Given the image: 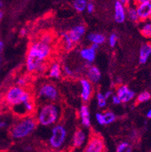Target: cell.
<instances>
[{
  "mask_svg": "<svg viewBox=\"0 0 151 152\" xmlns=\"http://www.w3.org/2000/svg\"><path fill=\"white\" fill-rule=\"evenodd\" d=\"M116 95L118 96L122 103H128L135 97V92L125 85L120 86L116 89Z\"/></svg>",
  "mask_w": 151,
  "mask_h": 152,
  "instance_id": "30bf717a",
  "label": "cell"
},
{
  "mask_svg": "<svg viewBox=\"0 0 151 152\" xmlns=\"http://www.w3.org/2000/svg\"><path fill=\"white\" fill-rule=\"evenodd\" d=\"M119 1H120V2H122L123 5H128V2H129L130 0H119Z\"/></svg>",
  "mask_w": 151,
  "mask_h": 152,
  "instance_id": "f35d334b",
  "label": "cell"
},
{
  "mask_svg": "<svg viewBox=\"0 0 151 152\" xmlns=\"http://www.w3.org/2000/svg\"><path fill=\"white\" fill-rule=\"evenodd\" d=\"M151 56V43L147 42L141 46L139 51V62L141 64H144L149 60Z\"/></svg>",
  "mask_w": 151,
  "mask_h": 152,
  "instance_id": "2e32d148",
  "label": "cell"
},
{
  "mask_svg": "<svg viewBox=\"0 0 151 152\" xmlns=\"http://www.w3.org/2000/svg\"><path fill=\"white\" fill-rule=\"evenodd\" d=\"M126 17H128V18L132 22L139 21V18H138V15L136 10V6L129 5L128 7V9H126Z\"/></svg>",
  "mask_w": 151,
  "mask_h": 152,
  "instance_id": "44dd1931",
  "label": "cell"
},
{
  "mask_svg": "<svg viewBox=\"0 0 151 152\" xmlns=\"http://www.w3.org/2000/svg\"><path fill=\"white\" fill-rule=\"evenodd\" d=\"M30 99H33L32 94L25 89V88L18 85L10 87L5 94V101L12 107L18 105Z\"/></svg>",
  "mask_w": 151,
  "mask_h": 152,
  "instance_id": "5b68a950",
  "label": "cell"
},
{
  "mask_svg": "<svg viewBox=\"0 0 151 152\" xmlns=\"http://www.w3.org/2000/svg\"><path fill=\"white\" fill-rule=\"evenodd\" d=\"M104 95L105 98H106L107 99H109L110 98H111L112 95H113V92H112L111 90H107L104 93Z\"/></svg>",
  "mask_w": 151,
  "mask_h": 152,
  "instance_id": "836d02e7",
  "label": "cell"
},
{
  "mask_svg": "<svg viewBox=\"0 0 151 152\" xmlns=\"http://www.w3.org/2000/svg\"><path fill=\"white\" fill-rule=\"evenodd\" d=\"M147 118L151 119V109L148 110V112L147 113Z\"/></svg>",
  "mask_w": 151,
  "mask_h": 152,
  "instance_id": "ab89813d",
  "label": "cell"
},
{
  "mask_svg": "<svg viewBox=\"0 0 151 152\" xmlns=\"http://www.w3.org/2000/svg\"><path fill=\"white\" fill-rule=\"evenodd\" d=\"M0 88H1V83H0Z\"/></svg>",
  "mask_w": 151,
  "mask_h": 152,
  "instance_id": "7bdbcfd3",
  "label": "cell"
},
{
  "mask_svg": "<svg viewBox=\"0 0 151 152\" xmlns=\"http://www.w3.org/2000/svg\"><path fill=\"white\" fill-rule=\"evenodd\" d=\"M88 2L87 0H74L73 1V8L77 12H83L86 10Z\"/></svg>",
  "mask_w": 151,
  "mask_h": 152,
  "instance_id": "7402d4cb",
  "label": "cell"
},
{
  "mask_svg": "<svg viewBox=\"0 0 151 152\" xmlns=\"http://www.w3.org/2000/svg\"><path fill=\"white\" fill-rule=\"evenodd\" d=\"M62 68L60 64L58 62H54L50 65L48 69V75L52 79H59L61 76Z\"/></svg>",
  "mask_w": 151,
  "mask_h": 152,
  "instance_id": "ac0fdd59",
  "label": "cell"
},
{
  "mask_svg": "<svg viewBox=\"0 0 151 152\" xmlns=\"http://www.w3.org/2000/svg\"><path fill=\"white\" fill-rule=\"evenodd\" d=\"M52 45L39 39L30 45L26 58L27 71L42 74L46 70L45 62L52 54Z\"/></svg>",
  "mask_w": 151,
  "mask_h": 152,
  "instance_id": "6da1fadb",
  "label": "cell"
},
{
  "mask_svg": "<svg viewBox=\"0 0 151 152\" xmlns=\"http://www.w3.org/2000/svg\"><path fill=\"white\" fill-rule=\"evenodd\" d=\"M62 41H63V49L66 51H70L73 47H74L75 44L72 42L70 39L66 34H63V37H62Z\"/></svg>",
  "mask_w": 151,
  "mask_h": 152,
  "instance_id": "603a6c76",
  "label": "cell"
},
{
  "mask_svg": "<svg viewBox=\"0 0 151 152\" xmlns=\"http://www.w3.org/2000/svg\"><path fill=\"white\" fill-rule=\"evenodd\" d=\"M80 87H81V93L80 96L83 102H87L90 100L93 92L92 83L88 80V79H81L80 80Z\"/></svg>",
  "mask_w": 151,
  "mask_h": 152,
  "instance_id": "8fae6325",
  "label": "cell"
},
{
  "mask_svg": "<svg viewBox=\"0 0 151 152\" xmlns=\"http://www.w3.org/2000/svg\"><path fill=\"white\" fill-rule=\"evenodd\" d=\"M3 48H4L3 42L0 41V64H1V53H2V50H3Z\"/></svg>",
  "mask_w": 151,
  "mask_h": 152,
  "instance_id": "8d00e7d4",
  "label": "cell"
},
{
  "mask_svg": "<svg viewBox=\"0 0 151 152\" xmlns=\"http://www.w3.org/2000/svg\"><path fill=\"white\" fill-rule=\"evenodd\" d=\"M2 18H3V13H2V11H0V21L2 19Z\"/></svg>",
  "mask_w": 151,
  "mask_h": 152,
  "instance_id": "60d3db41",
  "label": "cell"
},
{
  "mask_svg": "<svg viewBox=\"0 0 151 152\" xmlns=\"http://www.w3.org/2000/svg\"><path fill=\"white\" fill-rule=\"evenodd\" d=\"M28 78H27L26 77H20L16 80V85L25 88V87L27 86V84H28Z\"/></svg>",
  "mask_w": 151,
  "mask_h": 152,
  "instance_id": "83f0119b",
  "label": "cell"
},
{
  "mask_svg": "<svg viewBox=\"0 0 151 152\" xmlns=\"http://www.w3.org/2000/svg\"><path fill=\"white\" fill-rule=\"evenodd\" d=\"M116 151L117 152H129L131 151V148L128 142H123L117 145Z\"/></svg>",
  "mask_w": 151,
  "mask_h": 152,
  "instance_id": "484cf974",
  "label": "cell"
},
{
  "mask_svg": "<svg viewBox=\"0 0 151 152\" xmlns=\"http://www.w3.org/2000/svg\"><path fill=\"white\" fill-rule=\"evenodd\" d=\"M95 120L100 125H105L104 122V116L102 113H97L95 114Z\"/></svg>",
  "mask_w": 151,
  "mask_h": 152,
  "instance_id": "f546056e",
  "label": "cell"
},
{
  "mask_svg": "<svg viewBox=\"0 0 151 152\" xmlns=\"http://www.w3.org/2000/svg\"><path fill=\"white\" fill-rule=\"evenodd\" d=\"M88 39L91 43L97 44L98 45H102L106 41L104 35H103L102 34H98V33H91V34H88Z\"/></svg>",
  "mask_w": 151,
  "mask_h": 152,
  "instance_id": "d6986e66",
  "label": "cell"
},
{
  "mask_svg": "<svg viewBox=\"0 0 151 152\" xmlns=\"http://www.w3.org/2000/svg\"><path fill=\"white\" fill-rule=\"evenodd\" d=\"M86 11L89 14H91L95 11V5L92 2H88L86 6Z\"/></svg>",
  "mask_w": 151,
  "mask_h": 152,
  "instance_id": "1f68e13d",
  "label": "cell"
},
{
  "mask_svg": "<svg viewBox=\"0 0 151 152\" xmlns=\"http://www.w3.org/2000/svg\"><path fill=\"white\" fill-rule=\"evenodd\" d=\"M136 10L139 20L144 21L151 19V2L137 4Z\"/></svg>",
  "mask_w": 151,
  "mask_h": 152,
  "instance_id": "7c38bea8",
  "label": "cell"
},
{
  "mask_svg": "<svg viewBox=\"0 0 151 152\" xmlns=\"http://www.w3.org/2000/svg\"><path fill=\"white\" fill-rule=\"evenodd\" d=\"M151 95L150 93L149 92H147V91H144V92H142L138 95L137 97V102L138 103H144V102H147L150 99Z\"/></svg>",
  "mask_w": 151,
  "mask_h": 152,
  "instance_id": "4316f807",
  "label": "cell"
},
{
  "mask_svg": "<svg viewBox=\"0 0 151 152\" xmlns=\"http://www.w3.org/2000/svg\"><path fill=\"white\" fill-rule=\"evenodd\" d=\"M88 140V133L83 129H77L72 135L71 145L73 148L80 149L85 147Z\"/></svg>",
  "mask_w": 151,
  "mask_h": 152,
  "instance_id": "ba28073f",
  "label": "cell"
},
{
  "mask_svg": "<svg viewBox=\"0 0 151 152\" xmlns=\"http://www.w3.org/2000/svg\"><path fill=\"white\" fill-rule=\"evenodd\" d=\"M135 4L144 3V2H151V0H135Z\"/></svg>",
  "mask_w": 151,
  "mask_h": 152,
  "instance_id": "e575fe53",
  "label": "cell"
},
{
  "mask_svg": "<svg viewBox=\"0 0 151 152\" xmlns=\"http://www.w3.org/2000/svg\"><path fill=\"white\" fill-rule=\"evenodd\" d=\"M96 100L98 106L100 108H104L107 106V99L105 98L104 95L102 92H98L96 95Z\"/></svg>",
  "mask_w": 151,
  "mask_h": 152,
  "instance_id": "cb8c5ba5",
  "label": "cell"
},
{
  "mask_svg": "<svg viewBox=\"0 0 151 152\" xmlns=\"http://www.w3.org/2000/svg\"><path fill=\"white\" fill-rule=\"evenodd\" d=\"M85 30H86L85 26L82 24V23H80V24H77V25L72 27L68 32H66L65 34L73 43L77 44V42L81 40L83 36L85 35Z\"/></svg>",
  "mask_w": 151,
  "mask_h": 152,
  "instance_id": "9c48e42d",
  "label": "cell"
},
{
  "mask_svg": "<svg viewBox=\"0 0 151 152\" xmlns=\"http://www.w3.org/2000/svg\"><path fill=\"white\" fill-rule=\"evenodd\" d=\"M7 123L5 121H2V120H0V129H2L4 127L6 126Z\"/></svg>",
  "mask_w": 151,
  "mask_h": 152,
  "instance_id": "d590c367",
  "label": "cell"
},
{
  "mask_svg": "<svg viewBox=\"0 0 151 152\" xmlns=\"http://www.w3.org/2000/svg\"><path fill=\"white\" fill-rule=\"evenodd\" d=\"M2 6V2L0 0V8H1Z\"/></svg>",
  "mask_w": 151,
  "mask_h": 152,
  "instance_id": "b9f144b4",
  "label": "cell"
},
{
  "mask_svg": "<svg viewBox=\"0 0 151 152\" xmlns=\"http://www.w3.org/2000/svg\"><path fill=\"white\" fill-rule=\"evenodd\" d=\"M20 34L21 37H24V36L27 34V30L25 28H22L20 31Z\"/></svg>",
  "mask_w": 151,
  "mask_h": 152,
  "instance_id": "74e56055",
  "label": "cell"
},
{
  "mask_svg": "<svg viewBox=\"0 0 151 152\" xmlns=\"http://www.w3.org/2000/svg\"><path fill=\"white\" fill-rule=\"evenodd\" d=\"M80 55L83 60H85L88 63H92L95 60L96 50L91 46L88 48H83L80 51Z\"/></svg>",
  "mask_w": 151,
  "mask_h": 152,
  "instance_id": "e0dca14e",
  "label": "cell"
},
{
  "mask_svg": "<svg viewBox=\"0 0 151 152\" xmlns=\"http://www.w3.org/2000/svg\"><path fill=\"white\" fill-rule=\"evenodd\" d=\"M68 139V130L63 124H55L51 130V135L48 138V145L53 150L63 148Z\"/></svg>",
  "mask_w": 151,
  "mask_h": 152,
  "instance_id": "277c9868",
  "label": "cell"
},
{
  "mask_svg": "<svg viewBox=\"0 0 151 152\" xmlns=\"http://www.w3.org/2000/svg\"><path fill=\"white\" fill-rule=\"evenodd\" d=\"M108 42L110 47L113 48L116 46V43H117V36L115 34H111L108 38Z\"/></svg>",
  "mask_w": 151,
  "mask_h": 152,
  "instance_id": "f1b7e54d",
  "label": "cell"
},
{
  "mask_svg": "<svg viewBox=\"0 0 151 152\" xmlns=\"http://www.w3.org/2000/svg\"><path fill=\"white\" fill-rule=\"evenodd\" d=\"M104 116L105 125H109V124H113L116 119V117L114 113L110 111V110H107L105 113H104Z\"/></svg>",
  "mask_w": 151,
  "mask_h": 152,
  "instance_id": "d4e9b609",
  "label": "cell"
},
{
  "mask_svg": "<svg viewBox=\"0 0 151 152\" xmlns=\"http://www.w3.org/2000/svg\"><path fill=\"white\" fill-rule=\"evenodd\" d=\"M79 117H80V123L84 128L88 129L91 126V115H90V111L88 106L83 104L80 107Z\"/></svg>",
  "mask_w": 151,
  "mask_h": 152,
  "instance_id": "5bb4252c",
  "label": "cell"
},
{
  "mask_svg": "<svg viewBox=\"0 0 151 152\" xmlns=\"http://www.w3.org/2000/svg\"><path fill=\"white\" fill-rule=\"evenodd\" d=\"M86 76L91 83H98L101 79V72L95 66L90 65L86 70Z\"/></svg>",
  "mask_w": 151,
  "mask_h": 152,
  "instance_id": "9a60e30c",
  "label": "cell"
},
{
  "mask_svg": "<svg viewBox=\"0 0 151 152\" xmlns=\"http://www.w3.org/2000/svg\"><path fill=\"white\" fill-rule=\"evenodd\" d=\"M85 152H102L105 151L104 142L101 137L93 135L89 138L84 147Z\"/></svg>",
  "mask_w": 151,
  "mask_h": 152,
  "instance_id": "52a82bcc",
  "label": "cell"
},
{
  "mask_svg": "<svg viewBox=\"0 0 151 152\" xmlns=\"http://www.w3.org/2000/svg\"><path fill=\"white\" fill-rule=\"evenodd\" d=\"M36 119L38 125L52 126L58 124L61 118V107L56 102H44L37 108Z\"/></svg>",
  "mask_w": 151,
  "mask_h": 152,
  "instance_id": "7a4b0ae2",
  "label": "cell"
},
{
  "mask_svg": "<svg viewBox=\"0 0 151 152\" xmlns=\"http://www.w3.org/2000/svg\"><path fill=\"white\" fill-rule=\"evenodd\" d=\"M63 72H64V74H66V76H69V77H72L73 75V71L70 68V67L68 66L65 65L64 67H63Z\"/></svg>",
  "mask_w": 151,
  "mask_h": 152,
  "instance_id": "4dcf8cb0",
  "label": "cell"
},
{
  "mask_svg": "<svg viewBox=\"0 0 151 152\" xmlns=\"http://www.w3.org/2000/svg\"><path fill=\"white\" fill-rule=\"evenodd\" d=\"M112 102H113V104H116V105H118V104H120L122 103L120 99H119V97L116 95H113L111 96Z\"/></svg>",
  "mask_w": 151,
  "mask_h": 152,
  "instance_id": "d6a6232c",
  "label": "cell"
},
{
  "mask_svg": "<svg viewBox=\"0 0 151 152\" xmlns=\"http://www.w3.org/2000/svg\"><path fill=\"white\" fill-rule=\"evenodd\" d=\"M144 23L141 25V34L146 38H150L151 37V21L149 20H147L143 21Z\"/></svg>",
  "mask_w": 151,
  "mask_h": 152,
  "instance_id": "ffe728a7",
  "label": "cell"
},
{
  "mask_svg": "<svg viewBox=\"0 0 151 152\" xmlns=\"http://www.w3.org/2000/svg\"><path fill=\"white\" fill-rule=\"evenodd\" d=\"M126 8L119 0L115 2L114 5V19L119 23H124L126 19Z\"/></svg>",
  "mask_w": 151,
  "mask_h": 152,
  "instance_id": "4fadbf2b",
  "label": "cell"
},
{
  "mask_svg": "<svg viewBox=\"0 0 151 152\" xmlns=\"http://www.w3.org/2000/svg\"><path fill=\"white\" fill-rule=\"evenodd\" d=\"M37 126L38 123L36 117L32 115L21 117V119L17 121L11 128V136L16 140L25 139L36 130Z\"/></svg>",
  "mask_w": 151,
  "mask_h": 152,
  "instance_id": "3957f363",
  "label": "cell"
},
{
  "mask_svg": "<svg viewBox=\"0 0 151 152\" xmlns=\"http://www.w3.org/2000/svg\"><path fill=\"white\" fill-rule=\"evenodd\" d=\"M39 100L44 102H56L59 99L60 94L58 88L54 84L45 83L39 87L37 91Z\"/></svg>",
  "mask_w": 151,
  "mask_h": 152,
  "instance_id": "8992f818",
  "label": "cell"
}]
</instances>
